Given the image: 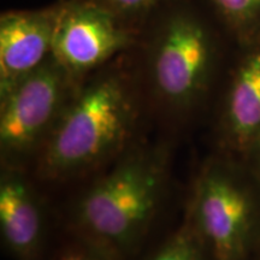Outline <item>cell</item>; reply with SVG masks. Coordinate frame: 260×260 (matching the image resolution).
Returning <instances> with one entry per match:
<instances>
[{"instance_id":"cell-1","label":"cell","mask_w":260,"mask_h":260,"mask_svg":"<svg viewBox=\"0 0 260 260\" xmlns=\"http://www.w3.org/2000/svg\"><path fill=\"white\" fill-rule=\"evenodd\" d=\"M164 187L158 158H126L83 195L76 222L84 242L109 260L128 255L153 218Z\"/></svg>"},{"instance_id":"cell-2","label":"cell","mask_w":260,"mask_h":260,"mask_svg":"<svg viewBox=\"0 0 260 260\" xmlns=\"http://www.w3.org/2000/svg\"><path fill=\"white\" fill-rule=\"evenodd\" d=\"M132 128V106L115 79L90 84L64 111L45 141L40 171L65 178L95 167L124 144Z\"/></svg>"},{"instance_id":"cell-3","label":"cell","mask_w":260,"mask_h":260,"mask_svg":"<svg viewBox=\"0 0 260 260\" xmlns=\"http://www.w3.org/2000/svg\"><path fill=\"white\" fill-rule=\"evenodd\" d=\"M194 230L213 260H245L254 211L243 184L222 168L203 175L194 199Z\"/></svg>"},{"instance_id":"cell-4","label":"cell","mask_w":260,"mask_h":260,"mask_svg":"<svg viewBox=\"0 0 260 260\" xmlns=\"http://www.w3.org/2000/svg\"><path fill=\"white\" fill-rule=\"evenodd\" d=\"M64 71L54 59L45 61L2 96L0 146L5 158L24 157L45 144L63 111Z\"/></svg>"},{"instance_id":"cell-5","label":"cell","mask_w":260,"mask_h":260,"mask_svg":"<svg viewBox=\"0 0 260 260\" xmlns=\"http://www.w3.org/2000/svg\"><path fill=\"white\" fill-rule=\"evenodd\" d=\"M128 42L110 12L95 5H71L57 14L52 56L65 71L80 74L102 64Z\"/></svg>"},{"instance_id":"cell-6","label":"cell","mask_w":260,"mask_h":260,"mask_svg":"<svg viewBox=\"0 0 260 260\" xmlns=\"http://www.w3.org/2000/svg\"><path fill=\"white\" fill-rule=\"evenodd\" d=\"M210 63V46L203 28L189 19L169 25L155 52L153 77L169 103L190 104L203 88Z\"/></svg>"},{"instance_id":"cell-7","label":"cell","mask_w":260,"mask_h":260,"mask_svg":"<svg viewBox=\"0 0 260 260\" xmlns=\"http://www.w3.org/2000/svg\"><path fill=\"white\" fill-rule=\"evenodd\" d=\"M57 15L18 12L3 16L0 22V94L45 63L52 51Z\"/></svg>"},{"instance_id":"cell-8","label":"cell","mask_w":260,"mask_h":260,"mask_svg":"<svg viewBox=\"0 0 260 260\" xmlns=\"http://www.w3.org/2000/svg\"><path fill=\"white\" fill-rule=\"evenodd\" d=\"M0 229L6 248L17 260H39L42 219L31 188L15 172L0 183Z\"/></svg>"},{"instance_id":"cell-9","label":"cell","mask_w":260,"mask_h":260,"mask_svg":"<svg viewBox=\"0 0 260 260\" xmlns=\"http://www.w3.org/2000/svg\"><path fill=\"white\" fill-rule=\"evenodd\" d=\"M224 122L228 139L236 149L260 147V51L240 65L228 95Z\"/></svg>"},{"instance_id":"cell-10","label":"cell","mask_w":260,"mask_h":260,"mask_svg":"<svg viewBox=\"0 0 260 260\" xmlns=\"http://www.w3.org/2000/svg\"><path fill=\"white\" fill-rule=\"evenodd\" d=\"M149 260H213L193 226L175 234Z\"/></svg>"},{"instance_id":"cell-11","label":"cell","mask_w":260,"mask_h":260,"mask_svg":"<svg viewBox=\"0 0 260 260\" xmlns=\"http://www.w3.org/2000/svg\"><path fill=\"white\" fill-rule=\"evenodd\" d=\"M214 3L236 23H247L260 15V0H214Z\"/></svg>"},{"instance_id":"cell-12","label":"cell","mask_w":260,"mask_h":260,"mask_svg":"<svg viewBox=\"0 0 260 260\" xmlns=\"http://www.w3.org/2000/svg\"><path fill=\"white\" fill-rule=\"evenodd\" d=\"M57 260H109L88 243H73L64 247L57 256Z\"/></svg>"},{"instance_id":"cell-13","label":"cell","mask_w":260,"mask_h":260,"mask_svg":"<svg viewBox=\"0 0 260 260\" xmlns=\"http://www.w3.org/2000/svg\"><path fill=\"white\" fill-rule=\"evenodd\" d=\"M113 8L123 11H136L151 5L155 0H107Z\"/></svg>"}]
</instances>
